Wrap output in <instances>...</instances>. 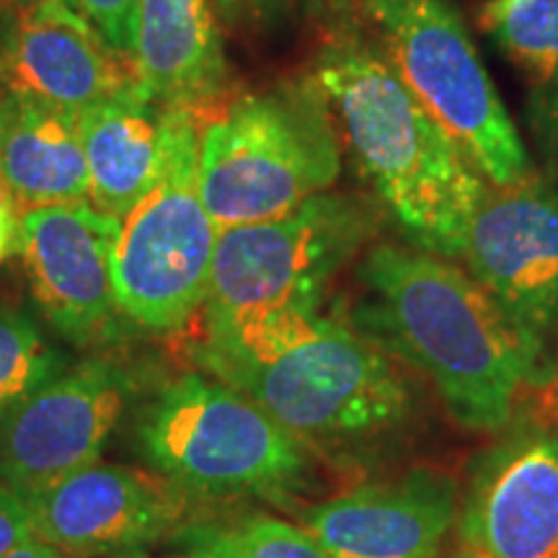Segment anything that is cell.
I'll list each match as a JSON object with an SVG mask.
<instances>
[{
	"label": "cell",
	"instance_id": "1",
	"mask_svg": "<svg viewBox=\"0 0 558 558\" xmlns=\"http://www.w3.org/2000/svg\"><path fill=\"white\" fill-rule=\"evenodd\" d=\"M357 277L360 333L422 369L460 427L505 429L543 360L497 298L452 259L390 243L367 251Z\"/></svg>",
	"mask_w": 558,
	"mask_h": 558
},
{
	"label": "cell",
	"instance_id": "2",
	"mask_svg": "<svg viewBox=\"0 0 558 558\" xmlns=\"http://www.w3.org/2000/svg\"><path fill=\"white\" fill-rule=\"evenodd\" d=\"M197 360L300 442L375 437L409 416V386L388 354L318 308L209 324Z\"/></svg>",
	"mask_w": 558,
	"mask_h": 558
},
{
	"label": "cell",
	"instance_id": "3",
	"mask_svg": "<svg viewBox=\"0 0 558 558\" xmlns=\"http://www.w3.org/2000/svg\"><path fill=\"white\" fill-rule=\"evenodd\" d=\"M316 81L411 246L460 259L488 192L484 173L403 86L378 45L333 41L318 54Z\"/></svg>",
	"mask_w": 558,
	"mask_h": 558
},
{
	"label": "cell",
	"instance_id": "4",
	"mask_svg": "<svg viewBox=\"0 0 558 558\" xmlns=\"http://www.w3.org/2000/svg\"><path fill=\"white\" fill-rule=\"evenodd\" d=\"M341 173L331 109L316 78L241 96L199 137V194L218 230L282 218Z\"/></svg>",
	"mask_w": 558,
	"mask_h": 558
},
{
	"label": "cell",
	"instance_id": "5",
	"mask_svg": "<svg viewBox=\"0 0 558 558\" xmlns=\"http://www.w3.org/2000/svg\"><path fill=\"white\" fill-rule=\"evenodd\" d=\"M143 458L181 492L277 494L295 486L308 452L295 435L241 390L202 375H184L137 422Z\"/></svg>",
	"mask_w": 558,
	"mask_h": 558
},
{
	"label": "cell",
	"instance_id": "6",
	"mask_svg": "<svg viewBox=\"0 0 558 558\" xmlns=\"http://www.w3.org/2000/svg\"><path fill=\"white\" fill-rule=\"evenodd\" d=\"M380 50L488 184L530 173L520 132L450 0H362Z\"/></svg>",
	"mask_w": 558,
	"mask_h": 558
},
{
	"label": "cell",
	"instance_id": "7",
	"mask_svg": "<svg viewBox=\"0 0 558 558\" xmlns=\"http://www.w3.org/2000/svg\"><path fill=\"white\" fill-rule=\"evenodd\" d=\"M375 215L347 194H318L282 218L226 228L215 243L205 324L318 308L326 282L365 246Z\"/></svg>",
	"mask_w": 558,
	"mask_h": 558
},
{
	"label": "cell",
	"instance_id": "8",
	"mask_svg": "<svg viewBox=\"0 0 558 558\" xmlns=\"http://www.w3.org/2000/svg\"><path fill=\"white\" fill-rule=\"evenodd\" d=\"M218 233L199 194V135L192 130L166 179L122 218L111 248L120 313L148 331L181 329L205 305Z\"/></svg>",
	"mask_w": 558,
	"mask_h": 558
},
{
	"label": "cell",
	"instance_id": "9",
	"mask_svg": "<svg viewBox=\"0 0 558 558\" xmlns=\"http://www.w3.org/2000/svg\"><path fill=\"white\" fill-rule=\"evenodd\" d=\"M135 393L132 375L109 360L54 375L0 424V484L29 499L94 465Z\"/></svg>",
	"mask_w": 558,
	"mask_h": 558
},
{
	"label": "cell",
	"instance_id": "10",
	"mask_svg": "<svg viewBox=\"0 0 558 558\" xmlns=\"http://www.w3.org/2000/svg\"><path fill=\"white\" fill-rule=\"evenodd\" d=\"M460 259L543 360L558 326V179L488 186Z\"/></svg>",
	"mask_w": 558,
	"mask_h": 558
},
{
	"label": "cell",
	"instance_id": "11",
	"mask_svg": "<svg viewBox=\"0 0 558 558\" xmlns=\"http://www.w3.org/2000/svg\"><path fill=\"white\" fill-rule=\"evenodd\" d=\"M458 535L473 558H558V427H509L473 463Z\"/></svg>",
	"mask_w": 558,
	"mask_h": 558
},
{
	"label": "cell",
	"instance_id": "12",
	"mask_svg": "<svg viewBox=\"0 0 558 558\" xmlns=\"http://www.w3.org/2000/svg\"><path fill=\"white\" fill-rule=\"evenodd\" d=\"M122 220L88 202L21 213L19 254L47 320L75 344L101 339L120 313L111 248Z\"/></svg>",
	"mask_w": 558,
	"mask_h": 558
},
{
	"label": "cell",
	"instance_id": "13",
	"mask_svg": "<svg viewBox=\"0 0 558 558\" xmlns=\"http://www.w3.org/2000/svg\"><path fill=\"white\" fill-rule=\"evenodd\" d=\"M181 488L128 465L94 463L26 499L34 538L70 554H117L160 538L184 512Z\"/></svg>",
	"mask_w": 558,
	"mask_h": 558
},
{
	"label": "cell",
	"instance_id": "14",
	"mask_svg": "<svg viewBox=\"0 0 558 558\" xmlns=\"http://www.w3.org/2000/svg\"><path fill=\"white\" fill-rule=\"evenodd\" d=\"M458 509L456 478L411 471L308 507L300 527L331 558H439Z\"/></svg>",
	"mask_w": 558,
	"mask_h": 558
},
{
	"label": "cell",
	"instance_id": "15",
	"mask_svg": "<svg viewBox=\"0 0 558 558\" xmlns=\"http://www.w3.org/2000/svg\"><path fill=\"white\" fill-rule=\"evenodd\" d=\"M122 52L107 45L68 0L16 11L0 32V86L5 94L81 114L135 83Z\"/></svg>",
	"mask_w": 558,
	"mask_h": 558
},
{
	"label": "cell",
	"instance_id": "16",
	"mask_svg": "<svg viewBox=\"0 0 558 558\" xmlns=\"http://www.w3.org/2000/svg\"><path fill=\"white\" fill-rule=\"evenodd\" d=\"M78 122L90 202L120 220L166 179L181 140L197 130L194 111L166 107L137 83L81 111Z\"/></svg>",
	"mask_w": 558,
	"mask_h": 558
},
{
	"label": "cell",
	"instance_id": "17",
	"mask_svg": "<svg viewBox=\"0 0 558 558\" xmlns=\"http://www.w3.org/2000/svg\"><path fill=\"white\" fill-rule=\"evenodd\" d=\"M132 75L166 107L194 111L226 88L228 62L213 0H135L130 16Z\"/></svg>",
	"mask_w": 558,
	"mask_h": 558
},
{
	"label": "cell",
	"instance_id": "18",
	"mask_svg": "<svg viewBox=\"0 0 558 558\" xmlns=\"http://www.w3.org/2000/svg\"><path fill=\"white\" fill-rule=\"evenodd\" d=\"M0 173L26 209L90 199V181L78 114L0 96Z\"/></svg>",
	"mask_w": 558,
	"mask_h": 558
},
{
	"label": "cell",
	"instance_id": "19",
	"mask_svg": "<svg viewBox=\"0 0 558 558\" xmlns=\"http://www.w3.org/2000/svg\"><path fill=\"white\" fill-rule=\"evenodd\" d=\"M481 26L525 78L530 128L558 150V0H488Z\"/></svg>",
	"mask_w": 558,
	"mask_h": 558
},
{
	"label": "cell",
	"instance_id": "20",
	"mask_svg": "<svg viewBox=\"0 0 558 558\" xmlns=\"http://www.w3.org/2000/svg\"><path fill=\"white\" fill-rule=\"evenodd\" d=\"M194 558H331L303 527L275 518L194 525L181 533Z\"/></svg>",
	"mask_w": 558,
	"mask_h": 558
},
{
	"label": "cell",
	"instance_id": "21",
	"mask_svg": "<svg viewBox=\"0 0 558 558\" xmlns=\"http://www.w3.org/2000/svg\"><path fill=\"white\" fill-rule=\"evenodd\" d=\"M65 360L54 352L32 316L0 303V424L34 390L62 373Z\"/></svg>",
	"mask_w": 558,
	"mask_h": 558
},
{
	"label": "cell",
	"instance_id": "22",
	"mask_svg": "<svg viewBox=\"0 0 558 558\" xmlns=\"http://www.w3.org/2000/svg\"><path fill=\"white\" fill-rule=\"evenodd\" d=\"M135 0H70L75 11L83 13L99 29L109 47L128 58L130 52V16Z\"/></svg>",
	"mask_w": 558,
	"mask_h": 558
},
{
	"label": "cell",
	"instance_id": "23",
	"mask_svg": "<svg viewBox=\"0 0 558 558\" xmlns=\"http://www.w3.org/2000/svg\"><path fill=\"white\" fill-rule=\"evenodd\" d=\"M34 538L26 499L19 497L13 488L0 484V558L11 554L13 548L24 546Z\"/></svg>",
	"mask_w": 558,
	"mask_h": 558
},
{
	"label": "cell",
	"instance_id": "24",
	"mask_svg": "<svg viewBox=\"0 0 558 558\" xmlns=\"http://www.w3.org/2000/svg\"><path fill=\"white\" fill-rule=\"evenodd\" d=\"M215 5L228 16L243 19V16H264L271 13L282 0H213Z\"/></svg>",
	"mask_w": 558,
	"mask_h": 558
},
{
	"label": "cell",
	"instance_id": "25",
	"mask_svg": "<svg viewBox=\"0 0 558 558\" xmlns=\"http://www.w3.org/2000/svg\"><path fill=\"white\" fill-rule=\"evenodd\" d=\"M19 222L21 215H16V199H13L9 184L0 173V233L19 243Z\"/></svg>",
	"mask_w": 558,
	"mask_h": 558
},
{
	"label": "cell",
	"instance_id": "26",
	"mask_svg": "<svg viewBox=\"0 0 558 558\" xmlns=\"http://www.w3.org/2000/svg\"><path fill=\"white\" fill-rule=\"evenodd\" d=\"M3 558H62V554L54 546H50V543L32 538L29 543H24V546L13 548L11 554H5Z\"/></svg>",
	"mask_w": 558,
	"mask_h": 558
},
{
	"label": "cell",
	"instance_id": "27",
	"mask_svg": "<svg viewBox=\"0 0 558 558\" xmlns=\"http://www.w3.org/2000/svg\"><path fill=\"white\" fill-rule=\"evenodd\" d=\"M13 9L16 11H32V9H39V5H50V3H58V0H11ZM70 3V0H68Z\"/></svg>",
	"mask_w": 558,
	"mask_h": 558
},
{
	"label": "cell",
	"instance_id": "28",
	"mask_svg": "<svg viewBox=\"0 0 558 558\" xmlns=\"http://www.w3.org/2000/svg\"><path fill=\"white\" fill-rule=\"evenodd\" d=\"M16 251H19V243L9 239V235L0 233V262H5L11 254H16Z\"/></svg>",
	"mask_w": 558,
	"mask_h": 558
},
{
	"label": "cell",
	"instance_id": "29",
	"mask_svg": "<svg viewBox=\"0 0 558 558\" xmlns=\"http://www.w3.org/2000/svg\"><path fill=\"white\" fill-rule=\"evenodd\" d=\"M448 558H473L469 550H458V554H452V556H448Z\"/></svg>",
	"mask_w": 558,
	"mask_h": 558
},
{
	"label": "cell",
	"instance_id": "30",
	"mask_svg": "<svg viewBox=\"0 0 558 558\" xmlns=\"http://www.w3.org/2000/svg\"><path fill=\"white\" fill-rule=\"evenodd\" d=\"M554 388H556V399H558V360H556V373H554Z\"/></svg>",
	"mask_w": 558,
	"mask_h": 558
},
{
	"label": "cell",
	"instance_id": "31",
	"mask_svg": "<svg viewBox=\"0 0 558 558\" xmlns=\"http://www.w3.org/2000/svg\"><path fill=\"white\" fill-rule=\"evenodd\" d=\"M181 558H184V556H181ZM186 558H194V556H186Z\"/></svg>",
	"mask_w": 558,
	"mask_h": 558
}]
</instances>
